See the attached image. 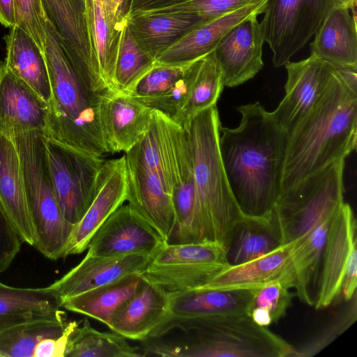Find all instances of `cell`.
Instances as JSON below:
<instances>
[{
	"instance_id": "cell-5",
	"label": "cell",
	"mask_w": 357,
	"mask_h": 357,
	"mask_svg": "<svg viewBox=\"0 0 357 357\" xmlns=\"http://www.w3.org/2000/svg\"><path fill=\"white\" fill-rule=\"evenodd\" d=\"M189 335L180 340L148 337L147 356L163 357H291L294 347L248 314H220L180 322L173 329Z\"/></svg>"
},
{
	"instance_id": "cell-24",
	"label": "cell",
	"mask_w": 357,
	"mask_h": 357,
	"mask_svg": "<svg viewBox=\"0 0 357 357\" xmlns=\"http://www.w3.org/2000/svg\"><path fill=\"white\" fill-rule=\"evenodd\" d=\"M268 0H259L197 28L160 54V64H183L195 61L214 50L226 33L242 20L263 13Z\"/></svg>"
},
{
	"instance_id": "cell-18",
	"label": "cell",
	"mask_w": 357,
	"mask_h": 357,
	"mask_svg": "<svg viewBox=\"0 0 357 357\" xmlns=\"http://www.w3.org/2000/svg\"><path fill=\"white\" fill-rule=\"evenodd\" d=\"M153 254L130 253L106 257L86 255L76 266L48 287L58 297L61 307V303L66 298L132 274H140Z\"/></svg>"
},
{
	"instance_id": "cell-3",
	"label": "cell",
	"mask_w": 357,
	"mask_h": 357,
	"mask_svg": "<svg viewBox=\"0 0 357 357\" xmlns=\"http://www.w3.org/2000/svg\"><path fill=\"white\" fill-rule=\"evenodd\" d=\"M45 34L43 53L52 98L44 134L70 148L102 157L108 151L100 114L102 96L88 88L47 19Z\"/></svg>"
},
{
	"instance_id": "cell-13",
	"label": "cell",
	"mask_w": 357,
	"mask_h": 357,
	"mask_svg": "<svg viewBox=\"0 0 357 357\" xmlns=\"http://www.w3.org/2000/svg\"><path fill=\"white\" fill-rule=\"evenodd\" d=\"M284 66L287 72L285 96L270 114L289 134L320 100L335 67L312 54L297 62L289 61Z\"/></svg>"
},
{
	"instance_id": "cell-17",
	"label": "cell",
	"mask_w": 357,
	"mask_h": 357,
	"mask_svg": "<svg viewBox=\"0 0 357 357\" xmlns=\"http://www.w3.org/2000/svg\"><path fill=\"white\" fill-rule=\"evenodd\" d=\"M165 243L167 242L129 204H123L94 233L86 255L106 257L153 254Z\"/></svg>"
},
{
	"instance_id": "cell-6",
	"label": "cell",
	"mask_w": 357,
	"mask_h": 357,
	"mask_svg": "<svg viewBox=\"0 0 357 357\" xmlns=\"http://www.w3.org/2000/svg\"><path fill=\"white\" fill-rule=\"evenodd\" d=\"M17 149L26 202L37 236L34 247L45 257L62 258L75 225L68 222L55 196L43 131L8 136Z\"/></svg>"
},
{
	"instance_id": "cell-32",
	"label": "cell",
	"mask_w": 357,
	"mask_h": 357,
	"mask_svg": "<svg viewBox=\"0 0 357 357\" xmlns=\"http://www.w3.org/2000/svg\"><path fill=\"white\" fill-rule=\"evenodd\" d=\"M144 281L139 274H132L66 298L61 307L96 319L108 327L114 312L141 288Z\"/></svg>"
},
{
	"instance_id": "cell-37",
	"label": "cell",
	"mask_w": 357,
	"mask_h": 357,
	"mask_svg": "<svg viewBox=\"0 0 357 357\" xmlns=\"http://www.w3.org/2000/svg\"><path fill=\"white\" fill-rule=\"evenodd\" d=\"M155 59L137 43L128 25L124 28L116 59L114 86L125 91L130 88L155 64Z\"/></svg>"
},
{
	"instance_id": "cell-20",
	"label": "cell",
	"mask_w": 357,
	"mask_h": 357,
	"mask_svg": "<svg viewBox=\"0 0 357 357\" xmlns=\"http://www.w3.org/2000/svg\"><path fill=\"white\" fill-rule=\"evenodd\" d=\"M151 109L122 91H107L101 97L100 114L108 153L130 150L144 135Z\"/></svg>"
},
{
	"instance_id": "cell-36",
	"label": "cell",
	"mask_w": 357,
	"mask_h": 357,
	"mask_svg": "<svg viewBox=\"0 0 357 357\" xmlns=\"http://www.w3.org/2000/svg\"><path fill=\"white\" fill-rule=\"evenodd\" d=\"M58 297L48 287L18 288L0 282V327L27 317L60 309Z\"/></svg>"
},
{
	"instance_id": "cell-22",
	"label": "cell",
	"mask_w": 357,
	"mask_h": 357,
	"mask_svg": "<svg viewBox=\"0 0 357 357\" xmlns=\"http://www.w3.org/2000/svg\"><path fill=\"white\" fill-rule=\"evenodd\" d=\"M356 243V218L351 206L344 202L330 223L316 309L325 308L339 301L346 263L353 245Z\"/></svg>"
},
{
	"instance_id": "cell-10",
	"label": "cell",
	"mask_w": 357,
	"mask_h": 357,
	"mask_svg": "<svg viewBox=\"0 0 357 357\" xmlns=\"http://www.w3.org/2000/svg\"><path fill=\"white\" fill-rule=\"evenodd\" d=\"M45 144L56 198L65 219L75 225L96 196L98 177L105 160L47 137Z\"/></svg>"
},
{
	"instance_id": "cell-50",
	"label": "cell",
	"mask_w": 357,
	"mask_h": 357,
	"mask_svg": "<svg viewBox=\"0 0 357 357\" xmlns=\"http://www.w3.org/2000/svg\"><path fill=\"white\" fill-rule=\"evenodd\" d=\"M335 6H343L349 10H356V0H333Z\"/></svg>"
},
{
	"instance_id": "cell-48",
	"label": "cell",
	"mask_w": 357,
	"mask_h": 357,
	"mask_svg": "<svg viewBox=\"0 0 357 357\" xmlns=\"http://www.w3.org/2000/svg\"><path fill=\"white\" fill-rule=\"evenodd\" d=\"M336 72L352 91L357 92V66H334Z\"/></svg>"
},
{
	"instance_id": "cell-16",
	"label": "cell",
	"mask_w": 357,
	"mask_h": 357,
	"mask_svg": "<svg viewBox=\"0 0 357 357\" xmlns=\"http://www.w3.org/2000/svg\"><path fill=\"white\" fill-rule=\"evenodd\" d=\"M128 204L162 238L169 242L176 225L172 195L158 178L135 155L125 154Z\"/></svg>"
},
{
	"instance_id": "cell-27",
	"label": "cell",
	"mask_w": 357,
	"mask_h": 357,
	"mask_svg": "<svg viewBox=\"0 0 357 357\" xmlns=\"http://www.w3.org/2000/svg\"><path fill=\"white\" fill-rule=\"evenodd\" d=\"M289 250L290 244L282 245L254 260L228 266L199 289H252L275 280L291 289Z\"/></svg>"
},
{
	"instance_id": "cell-19",
	"label": "cell",
	"mask_w": 357,
	"mask_h": 357,
	"mask_svg": "<svg viewBox=\"0 0 357 357\" xmlns=\"http://www.w3.org/2000/svg\"><path fill=\"white\" fill-rule=\"evenodd\" d=\"M257 15L229 30L215 48L225 86L234 87L253 78L264 67V42Z\"/></svg>"
},
{
	"instance_id": "cell-41",
	"label": "cell",
	"mask_w": 357,
	"mask_h": 357,
	"mask_svg": "<svg viewBox=\"0 0 357 357\" xmlns=\"http://www.w3.org/2000/svg\"><path fill=\"white\" fill-rule=\"evenodd\" d=\"M289 289L279 280L255 289L249 312L253 308H262L269 313L273 323H277L291 305L294 294Z\"/></svg>"
},
{
	"instance_id": "cell-11",
	"label": "cell",
	"mask_w": 357,
	"mask_h": 357,
	"mask_svg": "<svg viewBox=\"0 0 357 357\" xmlns=\"http://www.w3.org/2000/svg\"><path fill=\"white\" fill-rule=\"evenodd\" d=\"M333 6V0H268L260 25L275 68L305 46Z\"/></svg>"
},
{
	"instance_id": "cell-38",
	"label": "cell",
	"mask_w": 357,
	"mask_h": 357,
	"mask_svg": "<svg viewBox=\"0 0 357 357\" xmlns=\"http://www.w3.org/2000/svg\"><path fill=\"white\" fill-rule=\"evenodd\" d=\"M191 62L160 64L155 61L144 75L123 92L137 100L159 96L167 91L183 75Z\"/></svg>"
},
{
	"instance_id": "cell-45",
	"label": "cell",
	"mask_w": 357,
	"mask_h": 357,
	"mask_svg": "<svg viewBox=\"0 0 357 357\" xmlns=\"http://www.w3.org/2000/svg\"><path fill=\"white\" fill-rule=\"evenodd\" d=\"M77 324V321H68L61 335L39 341L35 347L33 357H65L70 335Z\"/></svg>"
},
{
	"instance_id": "cell-49",
	"label": "cell",
	"mask_w": 357,
	"mask_h": 357,
	"mask_svg": "<svg viewBox=\"0 0 357 357\" xmlns=\"http://www.w3.org/2000/svg\"><path fill=\"white\" fill-rule=\"evenodd\" d=\"M0 23L9 28L16 26L13 0H0Z\"/></svg>"
},
{
	"instance_id": "cell-35",
	"label": "cell",
	"mask_w": 357,
	"mask_h": 357,
	"mask_svg": "<svg viewBox=\"0 0 357 357\" xmlns=\"http://www.w3.org/2000/svg\"><path fill=\"white\" fill-rule=\"evenodd\" d=\"M115 332H100L87 319L76 325L70 335L65 357H142V349L131 346Z\"/></svg>"
},
{
	"instance_id": "cell-12",
	"label": "cell",
	"mask_w": 357,
	"mask_h": 357,
	"mask_svg": "<svg viewBox=\"0 0 357 357\" xmlns=\"http://www.w3.org/2000/svg\"><path fill=\"white\" fill-rule=\"evenodd\" d=\"M52 24L82 79L94 93L106 89L89 34L85 0H41Z\"/></svg>"
},
{
	"instance_id": "cell-15",
	"label": "cell",
	"mask_w": 357,
	"mask_h": 357,
	"mask_svg": "<svg viewBox=\"0 0 357 357\" xmlns=\"http://www.w3.org/2000/svg\"><path fill=\"white\" fill-rule=\"evenodd\" d=\"M126 192L125 155L105 161L98 174L96 196L82 219L75 225L62 258L80 254L87 249L96 230L126 201Z\"/></svg>"
},
{
	"instance_id": "cell-7",
	"label": "cell",
	"mask_w": 357,
	"mask_h": 357,
	"mask_svg": "<svg viewBox=\"0 0 357 357\" xmlns=\"http://www.w3.org/2000/svg\"><path fill=\"white\" fill-rule=\"evenodd\" d=\"M344 160L334 161L280 195L271 220L283 245L307 235L344 204Z\"/></svg>"
},
{
	"instance_id": "cell-30",
	"label": "cell",
	"mask_w": 357,
	"mask_h": 357,
	"mask_svg": "<svg viewBox=\"0 0 357 357\" xmlns=\"http://www.w3.org/2000/svg\"><path fill=\"white\" fill-rule=\"evenodd\" d=\"M60 309L37 314L0 328V356L33 357L37 343L46 337L61 335L67 325Z\"/></svg>"
},
{
	"instance_id": "cell-25",
	"label": "cell",
	"mask_w": 357,
	"mask_h": 357,
	"mask_svg": "<svg viewBox=\"0 0 357 357\" xmlns=\"http://www.w3.org/2000/svg\"><path fill=\"white\" fill-rule=\"evenodd\" d=\"M209 22L194 13H135L127 25L139 47L156 58L192 30Z\"/></svg>"
},
{
	"instance_id": "cell-1",
	"label": "cell",
	"mask_w": 357,
	"mask_h": 357,
	"mask_svg": "<svg viewBox=\"0 0 357 357\" xmlns=\"http://www.w3.org/2000/svg\"><path fill=\"white\" fill-rule=\"evenodd\" d=\"M237 110L238 126L219 128L226 178L244 216L271 220L280 194L289 133L258 101Z\"/></svg>"
},
{
	"instance_id": "cell-4",
	"label": "cell",
	"mask_w": 357,
	"mask_h": 357,
	"mask_svg": "<svg viewBox=\"0 0 357 357\" xmlns=\"http://www.w3.org/2000/svg\"><path fill=\"white\" fill-rule=\"evenodd\" d=\"M220 125L215 105L197 113L183 128L192 160L197 241L215 242L225 248L231 230L244 215L232 195L221 160Z\"/></svg>"
},
{
	"instance_id": "cell-43",
	"label": "cell",
	"mask_w": 357,
	"mask_h": 357,
	"mask_svg": "<svg viewBox=\"0 0 357 357\" xmlns=\"http://www.w3.org/2000/svg\"><path fill=\"white\" fill-rule=\"evenodd\" d=\"M259 0H191L176 6L139 13H194L208 22Z\"/></svg>"
},
{
	"instance_id": "cell-42",
	"label": "cell",
	"mask_w": 357,
	"mask_h": 357,
	"mask_svg": "<svg viewBox=\"0 0 357 357\" xmlns=\"http://www.w3.org/2000/svg\"><path fill=\"white\" fill-rule=\"evenodd\" d=\"M16 26L27 33L43 52L47 18L41 0H13Z\"/></svg>"
},
{
	"instance_id": "cell-23",
	"label": "cell",
	"mask_w": 357,
	"mask_h": 357,
	"mask_svg": "<svg viewBox=\"0 0 357 357\" xmlns=\"http://www.w3.org/2000/svg\"><path fill=\"white\" fill-rule=\"evenodd\" d=\"M141 288L112 314L108 328L126 338L143 341L161 323L169 305L168 293L144 280Z\"/></svg>"
},
{
	"instance_id": "cell-39",
	"label": "cell",
	"mask_w": 357,
	"mask_h": 357,
	"mask_svg": "<svg viewBox=\"0 0 357 357\" xmlns=\"http://www.w3.org/2000/svg\"><path fill=\"white\" fill-rule=\"evenodd\" d=\"M349 304L339 312L328 324L298 347H294L291 357H310L316 355L339 335L347 330L356 320V294Z\"/></svg>"
},
{
	"instance_id": "cell-26",
	"label": "cell",
	"mask_w": 357,
	"mask_h": 357,
	"mask_svg": "<svg viewBox=\"0 0 357 357\" xmlns=\"http://www.w3.org/2000/svg\"><path fill=\"white\" fill-rule=\"evenodd\" d=\"M0 204L22 242L34 246L37 236L26 202L20 158L13 140L1 134Z\"/></svg>"
},
{
	"instance_id": "cell-46",
	"label": "cell",
	"mask_w": 357,
	"mask_h": 357,
	"mask_svg": "<svg viewBox=\"0 0 357 357\" xmlns=\"http://www.w3.org/2000/svg\"><path fill=\"white\" fill-rule=\"evenodd\" d=\"M357 243L354 244L343 273L340 291V300L348 302L356 294L357 287Z\"/></svg>"
},
{
	"instance_id": "cell-34",
	"label": "cell",
	"mask_w": 357,
	"mask_h": 357,
	"mask_svg": "<svg viewBox=\"0 0 357 357\" xmlns=\"http://www.w3.org/2000/svg\"><path fill=\"white\" fill-rule=\"evenodd\" d=\"M193 80L189 98L173 120L184 128L197 113L216 105L225 87L215 51L192 62Z\"/></svg>"
},
{
	"instance_id": "cell-8",
	"label": "cell",
	"mask_w": 357,
	"mask_h": 357,
	"mask_svg": "<svg viewBox=\"0 0 357 357\" xmlns=\"http://www.w3.org/2000/svg\"><path fill=\"white\" fill-rule=\"evenodd\" d=\"M228 266L225 248L212 241L165 243L139 274L167 293L199 289Z\"/></svg>"
},
{
	"instance_id": "cell-21",
	"label": "cell",
	"mask_w": 357,
	"mask_h": 357,
	"mask_svg": "<svg viewBox=\"0 0 357 357\" xmlns=\"http://www.w3.org/2000/svg\"><path fill=\"white\" fill-rule=\"evenodd\" d=\"M47 112L48 104L2 61L0 63V134L8 137L29 130L44 132Z\"/></svg>"
},
{
	"instance_id": "cell-31",
	"label": "cell",
	"mask_w": 357,
	"mask_h": 357,
	"mask_svg": "<svg viewBox=\"0 0 357 357\" xmlns=\"http://www.w3.org/2000/svg\"><path fill=\"white\" fill-rule=\"evenodd\" d=\"M280 232L272 220L244 216L231 230L225 245L228 266L257 259L282 246Z\"/></svg>"
},
{
	"instance_id": "cell-2",
	"label": "cell",
	"mask_w": 357,
	"mask_h": 357,
	"mask_svg": "<svg viewBox=\"0 0 357 357\" xmlns=\"http://www.w3.org/2000/svg\"><path fill=\"white\" fill-rule=\"evenodd\" d=\"M357 92L335 70L313 109L289 134L280 194L356 148Z\"/></svg>"
},
{
	"instance_id": "cell-28",
	"label": "cell",
	"mask_w": 357,
	"mask_h": 357,
	"mask_svg": "<svg viewBox=\"0 0 357 357\" xmlns=\"http://www.w3.org/2000/svg\"><path fill=\"white\" fill-rule=\"evenodd\" d=\"M333 6L314 34L310 52L333 66H357L356 11Z\"/></svg>"
},
{
	"instance_id": "cell-29",
	"label": "cell",
	"mask_w": 357,
	"mask_h": 357,
	"mask_svg": "<svg viewBox=\"0 0 357 357\" xmlns=\"http://www.w3.org/2000/svg\"><path fill=\"white\" fill-rule=\"evenodd\" d=\"M7 66L47 104L52 98L47 66L43 52L34 40L17 26L5 37Z\"/></svg>"
},
{
	"instance_id": "cell-33",
	"label": "cell",
	"mask_w": 357,
	"mask_h": 357,
	"mask_svg": "<svg viewBox=\"0 0 357 357\" xmlns=\"http://www.w3.org/2000/svg\"><path fill=\"white\" fill-rule=\"evenodd\" d=\"M89 34L100 76L109 91L114 90V74L123 32L127 23L118 24L107 17L102 0H85Z\"/></svg>"
},
{
	"instance_id": "cell-9",
	"label": "cell",
	"mask_w": 357,
	"mask_h": 357,
	"mask_svg": "<svg viewBox=\"0 0 357 357\" xmlns=\"http://www.w3.org/2000/svg\"><path fill=\"white\" fill-rule=\"evenodd\" d=\"M128 151L146 165L171 195L173 190L194 183L187 131L160 111L151 110L146 133Z\"/></svg>"
},
{
	"instance_id": "cell-14",
	"label": "cell",
	"mask_w": 357,
	"mask_h": 357,
	"mask_svg": "<svg viewBox=\"0 0 357 357\" xmlns=\"http://www.w3.org/2000/svg\"><path fill=\"white\" fill-rule=\"evenodd\" d=\"M255 289H195L168 293L167 312L149 337H162L182 321L220 314H248Z\"/></svg>"
},
{
	"instance_id": "cell-47",
	"label": "cell",
	"mask_w": 357,
	"mask_h": 357,
	"mask_svg": "<svg viewBox=\"0 0 357 357\" xmlns=\"http://www.w3.org/2000/svg\"><path fill=\"white\" fill-rule=\"evenodd\" d=\"M190 1L191 0H132L129 15L160 10Z\"/></svg>"
},
{
	"instance_id": "cell-40",
	"label": "cell",
	"mask_w": 357,
	"mask_h": 357,
	"mask_svg": "<svg viewBox=\"0 0 357 357\" xmlns=\"http://www.w3.org/2000/svg\"><path fill=\"white\" fill-rule=\"evenodd\" d=\"M192 62L183 75L167 91L155 98L138 100L150 109L160 111L174 119L183 108L191 91L193 80Z\"/></svg>"
},
{
	"instance_id": "cell-44",
	"label": "cell",
	"mask_w": 357,
	"mask_h": 357,
	"mask_svg": "<svg viewBox=\"0 0 357 357\" xmlns=\"http://www.w3.org/2000/svg\"><path fill=\"white\" fill-rule=\"evenodd\" d=\"M22 242L0 204V274L10 266L20 250Z\"/></svg>"
}]
</instances>
